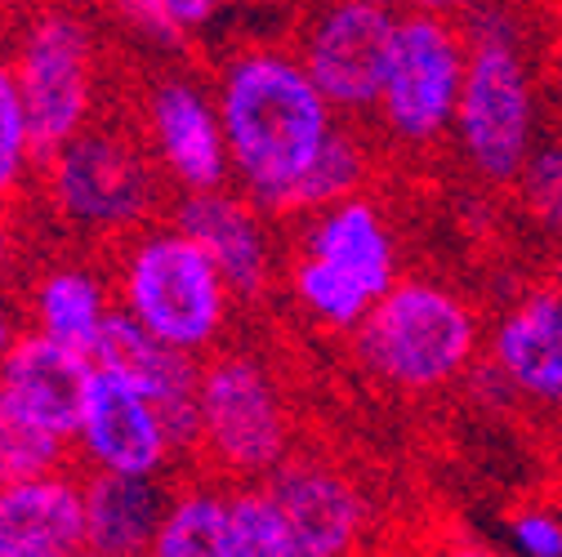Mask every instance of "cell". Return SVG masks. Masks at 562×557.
<instances>
[{
    "instance_id": "obj_27",
    "label": "cell",
    "mask_w": 562,
    "mask_h": 557,
    "mask_svg": "<svg viewBox=\"0 0 562 557\" xmlns=\"http://www.w3.org/2000/svg\"><path fill=\"white\" fill-rule=\"evenodd\" d=\"M72 464V442L32 424L27 414L0 406V486Z\"/></svg>"
},
{
    "instance_id": "obj_20",
    "label": "cell",
    "mask_w": 562,
    "mask_h": 557,
    "mask_svg": "<svg viewBox=\"0 0 562 557\" xmlns=\"http://www.w3.org/2000/svg\"><path fill=\"white\" fill-rule=\"evenodd\" d=\"M86 477V553L94 557H138L153 553L170 477L134 473H81Z\"/></svg>"
},
{
    "instance_id": "obj_21",
    "label": "cell",
    "mask_w": 562,
    "mask_h": 557,
    "mask_svg": "<svg viewBox=\"0 0 562 557\" xmlns=\"http://www.w3.org/2000/svg\"><path fill=\"white\" fill-rule=\"evenodd\" d=\"M228 481L196 464L170 477V500L153 539L157 557H224Z\"/></svg>"
},
{
    "instance_id": "obj_11",
    "label": "cell",
    "mask_w": 562,
    "mask_h": 557,
    "mask_svg": "<svg viewBox=\"0 0 562 557\" xmlns=\"http://www.w3.org/2000/svg\"><path fill=\"white\" fill-rule=\"evenodd\" d=\"M72 464L81 473H134V477H175L183 464L161 406L112 366L90 371L86 401L72 429Z\"/></svg>"
},
{
    "instance_id": "obj_7",
    "label": "cell",
    "mask_w": 562,
    "mask_h": 557,
    "mask_svg": "<svg viewBox=\"0 0 562 557\" xmlns=\"http://www.w3.org/2000/svg\"><path fill=\"white\" fill-rule=\"evenodd\" d=\"M5 54L19 77L41 157L58 148L63 138H72L99 116H108L103 36L94 19L72 0H36V5H27L10 23Z\"/></svg>"
},
{
    "instance_id": "obj_14",
    "label": "cell",
    "mask_w": 562,
    "mask_h": 557,
    "mask_svg": "<svg viewBox=\"0 0 562 557\" xmlns=\"http://www.w3.org/2000/svg\"><path fill=\"white\" fill-rule=\"evenodd\" d=\"M518 406L562 414V291L549 282L522 286L486 326V353Z\"/></svg>"
},
{
    "instance_id": "obj_28",
    "label": "cell",
    "mask_w": 562,
    "mask_h": 557,
    "mask_svg": "<svg viewBox=\"0 0 562 557\" xmlns=\"http://www.w3.org/2000/svg\"><path fill=\"white\" fill-rule=\"evenodd\" d=\"M509 544L522 557H562V509L527 504L509 518Z\"/></svg>"
},
{
    "instance_id": "obj_30",
    "label": "cell",
    "mask_w": 562,
    "mask_h": 557,
    "mask_svg": "<svg viewBox=\"0 0 562 557\" xmlns=\"http://www.w3.org/2000/svg\"><path fill=\"white\" fill-rule=\"evenodd\" d=\"M27 272V232L19 219V205H0V291L23 282Z\"/></svg>"
},
{
    "instance_id": "obj_4",
    "label": "cell",
    "mask_w": 562,
    "mask_h": 557,
    "mask_svg": "<svg viewBox=\"0 0 562 557\" xmlns=\"http://www.w3.org/2000/svg\"><path fill=\"white\" fill-rule=\"evenodd\" d=\"M103 259L112 272L116 308L157 339L192 357H210L233 339L241 299L233 295L210 250L170 215L112 241Z\"/></svg>"
},
{
    "instance_id": "obj_15",
    "label": "cell",
    "mask_w": 562,
    "mask_h": 557,
    "mask_svg": "<svg viewBox=\"0 0 562 557\" xmlns=\"http://www.w3.org/2000/svg\"><path fill=\"white\" fill-rule=\"evenodd\" d=\"M19 308L32 330L94 357V348L116 312L108 259L49 254V259L32 263L19 282Z\"/></svg>"
},
{
    "instance_id": "obj_9",
    "label": "cell",
    "mask_w": 562,
    "mask_h": 557,
    "mask_svg": "<svg viewBox=\"0 0 562 557\" xmlns=\"http://www.w3.org/2000/svg\"><path fill=\"white\" fill-rule=\"evenodd\" d=\"M130 121L175 192H205L233 183L224 116L210 77L175 62L157 67L138 81Z\"/></svg>"
},
{
    "instance_id": "obj_17",
    "label": "cell",
    "mask_w": 562,
    "mask_h": 557,
    "mask_svg": "<svg viewBox=\"0 0 562 557\" xmlns=\"http://www.w3.org/2000/svg\"><path fill=\"white\" fill-rule=\"evenodd\" d=\"M94 362L121 371L125 379H134L157 406H161V420L183 455V464H192L196 455V379H201V357L183 353V348L157 339L153 330H144L134 317H125L121 308L112 312L99 348H94Z\"/></svg>"
},
{
    "instance_id": "obj_23",
    "label": "cell",
    "mask_w": 562,
    "mask_h": 557,
    "mask_svg": "<svg viewBox=\"0 0 562 557\" xmlns=\"http://www.w3.org/2000/svg\"><path fill=\"white\" fill-rule=\"evenodd\" d=\"M380 170V138L371 129V121H348L339 116L330 138L322 144V152L313 157L300 192H295V219L322 211V205L330 201H344V196H353V192H367L371 179Z\"/></svg>"
},
{
    "instance_id": "obj_19",
    "label": "cell",
    "mask_w": 562,
    "mask_h": 557,
    "mask_svg": "<svg viewBox=\"0 0 562 557\" xmlns=\"http://www.w3.org/2000/svg\"><path fill=\"white\" fill-rule=\"evenodd\" d=\"M86 477L77 464L0 486V557H81Z\"/></svg>"
},
{
    "instance_id": "obj_6",
    "label": "cell",
    "mask_w": 562,
    "mask_h": 557,
    "mask_svg": "<svg viewBox=\"0 0 562 557\" xmlns=\"http://www.w3.org/2000/svg\"><path fill=\"white\" fill-rule=\"evenodd\" d=\"M300 446L291 388L277 366L241 343L201 357L196 379V455L192 464L224 481L268 477Z\"/></svg>"
},
{
    "instance_id": "obj_5",
    "label": "cell",
    "mask_w": 562,
    "mask_h": 557,
    "mask_svg": "<svg viewBox=\"0 0 562 557\" xmlns=\"http://www.w3.org/2000/svg\"><path fill=\"white\" fill-rule=\"evenodd\" d=\"M469 67L451 144L460 166L486 187H514L540 144V90L522 49V19L505 0H477L464 14Z\"/></svg>"
},
{
    "instance_id": "obj_22",
    "label": "cell",
    "mask_w": 562,
    "mask_h": 557,
    "mask_svg": "<svg viewBox=\"0 0 562 557\" xmlns=\"http://www.w3.org/2000/svg\"><path fill=\"white\" fill-rule=\"evenodd\" d=\"M281 291H286L291 308L300 312V321L326 339H348L362 317L371 312L375 295L367 286H358L344 268L308 254V250H286V268H281Z\"/></svg>"
},
{
    "instance_id": "obj_25",
    "label": "cell",
    "mask_w": 562,
    "mask_h": 557,
    "mask_svg": "<svg viewBox=\"0 0 562 557\" xmlns=\"http://www.w3.org/2000/svg\"><path fill=\"white\" fill-rule=\"evenodd\" d=\"M36 174H41V148L10 54L0 45V205H23L36 192Z\"/></svg>"
},
{
    "instance_id": "obj_16",
    "label": "cell",
    "mask_w": 562,
    "mask_h": 557,
    "mask_svg": "<svg viewBox=\"0 0 562 557\" xmlns=\"http://www.w3.org/2000/svg\"><path fill=\"white\" fill-rule=\"evenodd\" d=\"M291 246L344 268L375 299L406 272L397 224L389 215V205L371 187L344 196V201H330V205H322V211L295 219V241Z\"/></svg>"
},
{
    "instance_id": "obj_3",
    "label": "cell",
    "mask_w": 562,
    "mask_h": 557,
    "mask_svg": "<svg viewBox=\"0 0 562 557\" xmlns=\"http://www.w3.org/2000/svg\"><path fill=\"white\" fill-rule=\"evenodd\" d=\"M45 215L86 246L108 250L170 211L175 187L130 116H99L41 157L36 192Z\"/></svg>"
},
{
    "instance_id": "obj_8",
    "label": "cell",
    "mask_w": 562,
    "mask_h": 557,
    "mask_svg": "<svg viewBox=\"0 0 562 557\" xmlns=\"http://www.w3.org/2000/svg\"><path fill=\"white\" fill-rule=\"evenodd\" d=\"M469 67V32L464 19L447 14H397L384 81L371 112V129L380 148L429 157L438 152L451 129Z\"/></svg>"
},
{
    "instance_id": "obj_12",
    "label": "cell",
    "mask_w": 562,
    "mask_h": 557,
    "mask_svg": "<svg viewBox=\"0 0 562 557\" xmlns=\"http://www.w3.org/2000/svg\"><path fill=\"white\" fill-rule=\"evenodd\" d=\"M166 215L210 250V259L220 263L241 304H263L277 291L291 246H281L277 232L281 219L268 215L237 183L205 192H175Z\"/></svg>"
},
{
    "instance_id": "obj_33",
    "label": "cell",
    "mask_w": 562,
    "mask_h": 557,
    "mask_svg": "<svg viewBox=\"0 0 562 557\" xmlns=\"http://www.w3.org/2000/svg\"><path fill=\"white\" fill-rule=\"evenodd\" d=\"M549 282L562 291V250H558V259H553V272H549Z\"/></svg>"
},
{
    "instance_id": "obj_24",
    "label": "cell",
    "mask_w": 562,
    "mask_h": 557,
    "mask_svg": "<svg viewBox=\"0 0 562 557\" xmlns=\"http://www.w3.org/2000/svg\"><path fill=\"white\" fill-rule=\"evenodd\" d=\"M224 557H295V535L286 509L277 504L263 477L228 481V522Z\"/></svg>"
},
{
    "instance_id": "obj_31",
    "label": "cell",
    "mask_w": 562,
    "mask_h": 557,
    "mask_svg": "<svg viewBox=\"0 0 562 557\" xmlns=\"http://www.w3.org/2000/svg\"><path fill=\"white\" fill-rule=\"evenodd\" d=\"M371 5H380L389 14H447V19H464L477 0H371Z\"/></svg>"
},
{
    "instance_id": "obj_18",
    "label": "cell",
    "mask_w": 562,
    "mask_h": 557,
    "mask_svg": "<svg viewBox=\"0 0 562 557\" xmlns=\"http://www.w3.org/2000/svg\"><path fill=\"white\" fill-rule=\"evenodd\" d=\"M90 371H94L90 353H77V348L23 326L14 348L0 357V406H10L27 414L32 424L72 442Z\"/></svg>"
},
{
    "instance_id": "obj_10",
    "label": "cell",
    "mask_w": 562,
    "mask_h": 557,
    "mask_svg": "<svg viewBox=\"0 0 562 557\" xmlns=\"http://www.w3.org/2000/svg\"><path fill=\"white\" fill-rule=\"evenodd\" d=\"M397 14L371 0H317L295 27V54L348 121H371Z\"/></svg>"
},
{
    "instance_id": "obj_32",
    "label": "cell",
    "mask_w": 562,
    "mask_h": 557,
    "mask_svg": "<svg viewBox=\"0 0 562 557\" xmlns=\"http://www.w3.org/2000/svg\"><path fill=\"white\" fill-rule=\"evenodd\" d=\"M23 308L14 304V299H5V291H0V357H5L10 353V348H14V339L23 334Z\"/></svg>"
},
{
    "instance_id": "obj_29",
    "label": "cell",
    "mask_w": 562,
    "mask_h": 557,
    "mask_svg": "<svg viewBox=\"0 0 562 557\" xmlns=\"http://www.w3.org/2000/svg\"><path fill=\"white\" fill-rule=\"evenodd\" d=\"M241 0H157V10L166 14V23L175 27V36L183 45H192L201 32H210L224 14H233Z\"/></svg>"
},
{
    "instance_id": "obj_26",
    "label": "cell",
    "mask_w": 562,
    "mask_h": 557,
    "mask_svg": "<svg viewBox=\"0 0 562 557\" xmlns=\"http://www.w3.org/2000/svg\"><path fill=\"white\" fill-rule=\"evenodd\" d=\"M509 192L522 205L527 224L553 250H562V138H549V144L540 138Z\"/></svg>"
},
{
    "instance_id": "obj_1",
    "label": "cell",
    "mask_w": 562,
    "mask_h": 557,
    "mask_svg": "<svg viewBox=\"0 0 562 557\" xmlns=\"http://www.w3.org/2000/svg\"><path fill=\"white\" fill-rule=\"evenodd\" d=\"M210 86L224 116L233 183L268 215L291 224L295 192L339 112L308 77L295 45L281 41L233 45L210 67Z\"/></svg>"
},
{
    "instance_id": "obj_13",
    "label": "cell",
    "mask_w": 562,
    "mask_h": 557,
    "mask_svg": "<svg viewBox=\"0 0 562 557\" xmlns=\"http://www.w3.org/2000/svg\"><path fill=\"white\" fill-rule=\"evenodd\" d=\"M277 504L286 509L295 557H348L367 548L375 509L362 481L335 459L295 446L268 477Z\"/></svg>"
},
{
    "instance_id": "obj_2",
    "label": "cell",
    "mask_w": 562,
    "mask_h": 557,
    "mask_svg": "<svg viewBox=\"0 0 562 557\" xmlns=\"http://www.w3.org/2000/svg\"><path fill=\"white\" fill-rule=\"evenodd\" d=\"M348 348L371 384L397 397H434L464 384L482 362L486 321L460 286L429 272H402L348 334Z\"/></svg>"
}]
</instances>
